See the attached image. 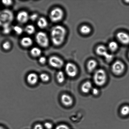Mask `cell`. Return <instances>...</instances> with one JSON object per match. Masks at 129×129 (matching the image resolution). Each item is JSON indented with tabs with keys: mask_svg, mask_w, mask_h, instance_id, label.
<instances>
[{
	"mask_svg": "<svg viewBox=\"0 0 129 129\" xmlns=\"http://www.w3.org/2000/svg\"><path fill=\"white\" fill-rule=\"evenodd\" d=\"M66 34V30L64 26L60 25L54 26L50 30L52 42L55 46H60L64 43Z\"/></svg>",
	"mask_w": 129,
	"mask_h": 129,
	"instance_id": "1",
	"label": "cell"
},
{
	"mask_svg": "<svg viewBox=\"0 0 129 129\" xmlns=\"http://www.w3.org/2000/svg\"><path fill=\"white\" fill-rule=\"evenodd\" d=\"M93 79L97 85L98 86L103 85L107 80V74L106 72L103 69L98 70L94 73Z\"/></svg>",
	"mask_w": 129,
	"mask_h": 129,
	"instance_id": "2",
	"label": "cell"
},
{
	"mask_svg": "<svg viewBox=\"0 0 129 129\" xmlns=\"http://www.w3.org/2000/svg\"><path fill=\"white\" fill-rule=\"evenodd\" d=\"M64 12L61 8L56 7L50 11L49 18L52 22H57L61 21L64 17Z\"/></svg>",
	"mask_w": 129,
	"mask_h": 129,
	"instance_id": "3",
	"label": "cell"
},
{
	"mask_svg": "<svg viewBox=\"0 0 129 129\" xmlns=\"http://www.w3.org/2000/svg\"><path fill=\"white\" fill-rule=\"evenodd\" d=\"M37 43L41 47L46 48L48 46L49 41L47 35L43 31H39L36 34L35 37Z\"/></svg>",
	"mask_w": 129,
	"mask_h": 129,
	"instance_id": "4",
	"label": "cell"
},
{
	"mask_svg": "<svg viewBox=\"0 0 129 129\" xmlns=\"http://www.w3.org/2000/svg\"><path fill=\"white\" fill-rule=\"evenodd\" d=\"M96 52L98 55L104 57L107 61H111L113 58V55L109 53L107 48L104 45L98 46L96 49Z\"/></svg>",
	"mask_w": 129,
	"mask_h": 129,
	"instance_id": "5",
	"label": "cell"
},
{
	"mask_svg": "<svg viewBox=\"0 0 129 129\" xmlns=\"http://www.w3.org/2000/svg\"><path fill=\"white\" fill-rule=\"evenodd\" d=\"M48 61L50 66L55 68H61L64 64L62 59L56 56L50 57L49 58Z\"/></svg>",
	"mask_w": 129,
	"mask_h": 129,
	"instance_id": "6",
	"label": "cell"
},
{
	"mask_svg": "<svg viewBox=\"0 0 129 129\" xmlns=\"http://www.w3.org/2000/svg\"><path fill=\"white\" fill-rule=\"evenodd\" d=\"M125 68L124 64L123 62L119 60H117L112 64V71L114 74L119 75L123 73Z\"/></svg>",
	"mask_w": 129,
	"mask_h": 129,
	"instance_id": "7",
	"label": "cell"
},
{
	"mask_svg": "<svg viewBox=\"0 0 129 129\" xmlns=\"http://www.w3.org/2000/svg\"><path fill=\"white\" fill-rule=\"evenodd\" d=\"M65 72L69 76L74 77L78 73V70L76 66L72 63H68L65 67Z\"/></svg>",
	"mask_w": 129,
	"mask_h": 129,
	"instance_id": "8",
	"label": "cell"
},
{
	"mask_svg": "<svg viewBox=\"0 0 129 129\" xmlns=\"http://www.w3.org/2000/svg\"><path fill=\"white\" fill-rule=\"evenodd\" d=\"M16 18L17 21L20 23L24 24L29 21L30 16L26 11H22L17 14Z\"/></svg>",
	"mask_w": 129,
	"mask_h": 129,
	"instance_id": "9",
	"label": "cell"
},
{
	"mask_svg": "<svg viewBox=\"0 0 129 129\" xmlns=\"http://www.w3.org/2000/svg\"><path fill=\"white\" fill-rule=\"evenodd\" d=\"M117 37L119 41L124 45H127L129 44V35L123 31L118 33Z\"/></svg>",
	"mask_w": 129,
	"mask_h": 129,
	"instance_id": "10",
	"label": "cell"
},
{
	"mask_svg": "<svg viewBox=\"0 0 129 129\" xmlns=\"http://www.w3.org/2000/svg\"><path fill=\"white\" fill-rule=\"evenodd\" d=\"M61 100L63 104L66 106H71L73 103L72 98L68 94H63L61 96Z\"/></svg>",
	"mask_w": 129,
	"mask_h": 129,
	"instance_id": "11",
	"label": "cell"
},
{
	"mask_svg": "<svg viewBox=\"0 0 129 129\" xmlns=\"http://www.w3.org/2000/svg\"><path fill=\"white\" fill-rule=\"evenodd\" d=\"M38 77L36 73H31L28 75L27 81L28 83L32 85L36 84L38 81Z\"/></svg>",
	"mask_w": 129,
	"mask_h": 129,
	"instance_id": "12",
	"label": "cell"
},
{
	"mask_svg": "<svg viewBox=\"0 0 129 129\" xmlns=\"http://www.w3.org/2000/svg\"><path fill=\"white\" fill-rule=\"evenodd\" d=\"M20 44L21 46L24 47H29L32 45L33 41L31 38L28 37H25L21 39Z\"/></svg>",
	"mask_w": 129,
	"mask_h": 129,
	"instance_id": "13",
	"label": "cell"
},
{
	"mask_svg": "<svg viewBox=\"0 0 129 129\" xmlns=\"http://www.w3.org/2000/svg\"><path fill=\"white\" fill-rule=\"evenodd\" d=\"M48 21L44 17L39 18L37 20V25L41 29L45 28L48 26Z\"/></svg>",
	"mask_w": 129,
	"mask_h": 129,
	"instance_id": "14",
	"label": "cell"
},
{
	"mask_svg": "<svg viewBox=\"0 0 129 129\" xmlns=\"http://www.w3.org/2000/svg\"><path fill=\"white\" fill-rule=\"evenodd\" d=\"M92 85L90 82L87 81L83 83L81 87L82 91L84 93H88L92 89Z\"/></svg>",
	"mask_w": 129,
	"mask_h": 129,
	"instance_id": "15",
	"label": "cell"
},
{
	"mask_svg": "<svg viewBox=\"0 0 129 129\" xmlns=\"http://www.w3.org/2000/svg\"><path fill=\"white\" fill-rule=\"evenodd\" d=\"M97 64V62L95 60H90L87 64V68L88 71L90 72H93L96 68Z\"/></svg>",
	"mask_w": 129,
	"mask_h": 129,
	"instance_id": "16",
	"label": "cell"
},
{
	"mask_svg": "<svg viewBox=\"0 0 129 129\" xmlns=\"http://www.w3.org/2000/svg\"><path fill=\"white\" fill-rule=\"evenodd\" d=\"M30 54L34 57H38L41 55V50L37 47H33L30 50Z\"/></svg>",
	"mask_w": 129,
	"mask_h": 129,
	"instance_id": "17",
	"label": "cell"
},
{
	"mask_svg": "<svg viewBox=\"0 0 129 129\" xmlns=\"http://www.w3.org/2000/svg\"><path fill=\"white\" fill-rule=\"evenodd\" d=\"M25 31L26 33L28 35H32L35 31V27L32 25H28L25 27Z\"/></svg>",
	"mask_w": 129,
	"mask_h": 129,
	"instance_id": "18",
	"label": "cell"
},
{
	"mask_svg": "<svg viewBox=\"0 0 129 129\" xmlns=\"http://www.w3.org/2000/svg\"><path fill=\"white\" fill-rule=\"evenodd\" d=\"M80 31L81 33L83 35H87L90 33L91 30L89 26L87 25H84L81 27Z\"/></svg>",
	"mask_w": 129,
	"mask_h": 129,
	"instance_id": "19",
	"label": "cell"
},
{
	"mask_svg": "<svg viewBox=\"0 0 129 129\" xmlns=\"http://www.w3.org/2000/svg\"><path fill=\"white\" fill-rule=\"evenodd\" d=\"M118 45L117 42L114 41H112L109 44L108 48L109 50L112 52H115L118 49Z\"/></svg>",
	"mask_w": 129,
	"mask_h": 129,
	"instance_id": "20",
	"label": "cell"
},
{
	"mask_svg": "<svg viewBox=\"0 0 129 129\" xmlns=\"http://www.w3.org/2000/svg\"><path fill=\"white\" fill-rule=\"evenodd\" d=\"M57 79L59 83H62L65 80V76L64 73L62 71H59L57 74Z\"/></svg>",
	"mask_w": 129,
	"mask_h": 129,
	"instance_id": "21",
	"label": "cell"
},
{
	"mask_svg": "<svg viewBox=\"0 0 129 129\" xmlns=\"http://www.w3.org/2000/svg\"><path fill=\"white\" fill-rule=\"evenodd\" d=\"M121 113L122 115L125 116L129 114V106H125L121 108Z\"/></svg>",
	"mask_w": 129,
	"mask_h": 129,
	"instance_id": "22",
	"label": "cell"
},
{
	"mask_svg": "<svg viewBox=\"0 0 129 129\" xmlns=\"http://www.w3.org/2000/svg\"><path fill=\"white\" fill-rule=\"evenodd\" d=\"M13 29L17 35H21L23 31L22 27L18 26H14Z\"/></svg>",
	"mask_w": 129,
	"mask_h": 129,
	"instance_id": "23",
	"label": "cell"
},
{
	"mask_svg": "<svg viewBox=\"0 0 129 129\" xmlns=\"http://www.w3.org/2000/svg\"><path fill=\"white\" fill-rule=\"evenodd\" d=\"M40 79L43 82H48L50 79V77L46 73H42L40 75Z\"/></svg>",
	"mask_w": 129,
	"mask_h": 129,
	"instance_id": "24",
	"label": "cell"
},
{
	"mask_svg": "<svg viewBox=\"0 0 129 129\" xmlns=\"http://www.w3.org/2000/svg\"><path fill=\"white\" fill-rule=\"evenodd\" d=\"M11 43L9 41H6L3 44L2 47L4 50H8L11 48Z\"/></svg>",
	"mask_w": 129,
	"mask_h": 129,
	"instance_id": "25",
	"label": "cell"
},
{
	"mask_svg": "<svg viewBox=\"0 0 129 129\" xmlns=\"http://www.w3.org/2000/svg\"><path fill=\"white\" fill-rule=\"evenodd\" d=\"M38 15L36 13L33 14L30 16V19L32 21H35L38 19Z\"/></svg>",
	"mask_w": 129,
	"mask_h": 129,
	"instance_id": "26",
	"label": "cell"
},
{
	"mask_svg": "<svg viewBox=\"0 0 129 129\" xmlns=\"http://www.w3.org/2000/svg\"><path fill=\"white\" fill-rule=\"evenodd\" d=\"M55 129H70L69 127L65 124H61L57 126Z\"/></svg>",
	"mask_w": 129,
	"mask_h": 129,
	"instance_id": "27",
	"label": "cell"
},
{
	"mask_svg": "<svg viewBox=\"0 0 129 129\" xmlns=\"http://www.w3.org/2000/svg\"><path fill=\"white\" fill-rule=\"evenodd\" d=\"M46 57L44 56L40 57L39 59V62L42 64H45L46 63Z\"/></svg>",
	"mask_w": 129,
	"mask_h": 129,
	"instance_id": "28",
	"label": "cell"
},
{
	"mask_svg": "<svg viewBox=\"0 0 129 129\" xmlns=\"http://www.w3.org/2000/svg\"><path fill=\"white\" fill-rule=\"evenodd\" d=\"M44 127L46 129H51L53 127V124L49 122H46L44 124Z\"/></svg>",
	"mask_w": 129,
	"mask_h": 129,
	"instance_id": "29",
	"label": "cell"
},
{
	"mask_svg": "<svg viewBox=\"0 0 129 129\" xmlns=\"http://www.w3.org/2000/svg\"><path fill=\"white\" fill-rule=\"evenodd\" d=\"M3 3L5 6H11L12 4V1L11 0H7V1H2Z\"/></svg>",
	"mask_w": 129,
	"mask_h": 129,
	"instance_id": "30",
	"label": "cell"
},
{
	"mask_svg": "<svg viewBox=\"0 0 129 129\" xmlns=\"http://www.w3.org/2000/svg\"><path fill=\"white\" fill-rule=\"evenodd\" d=\"M92 90V93L94 95H97L99 93V91L96 88H93Z\"/></svg>",
	"mask_w": 129,
	"mask_h": 129,
	"instance_id": "31",
	"label": "cell"
},
{
	"mask_svg": "<svg viewBox=\"0 0 129 129\" xmlns=\"http://www.w3.org/2000/svg\"><path fill=\"white\" fill-rule=\"evenodd\" d=\"M34 129H44L43 127L41 124H37L34 127Z\"/></svg>",
	"mask_w": 129,
	"mask_h": 129,
	"instance_id": "32",
	"label": "cell"
},
{
	"mask_svg": "<svg viewBox=\"0 0 129 129\" xmlns=\"http://www.w3.org/2000/svg\"><path fill=\"white\" fill-rule=\"evenodd\" d=\"M0 129H5L3 127H1V126H0Z\"/></svg>",
	"mask_w": 129,
	"mask_h": 129,
	"instance_id": "33",
	"label": "cell"
},
{
	"mask_svg": "<svg viewBox=\"0 0 129 129\" xmlns=\"http://www.w3.org/2000/svg\"><path fill=\"white\" fill-rule=\"evenodd\" d=\"M128 57L129 58V52H128Z\"/></svg>",
	"mask_w": 129,
	"mask_h": 129,
	"instance_id": "34",
	"label": "cell"
}]
</instances>
